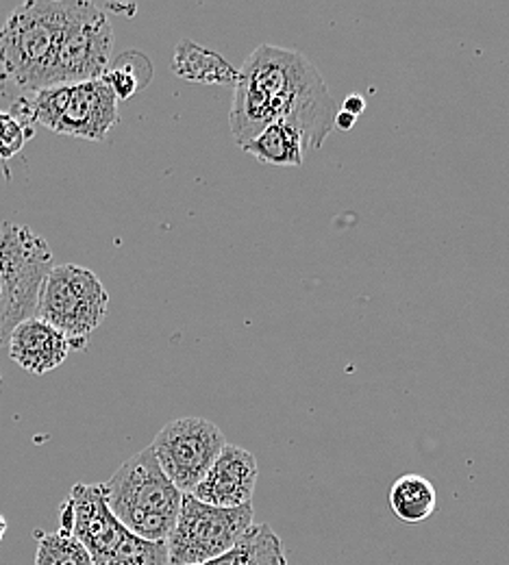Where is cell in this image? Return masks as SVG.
Returning a JSON list of instances; mask_svg holds the SVG:
<instances>
[{
	"label": "cell",
	"instance_id": "cell-6",
	"mask_svg": "<svg viewBox=\"0 0 509 565\" xmlns=\"http://www.w3.org/2000/svg\"><path fill=\"white\" fill-rule=\"evenodd\" d=\"M109 294L100 279L81 266H53L42 282L35 318L62 331L73 351H83L87 338L103 324Z\"/></svg>",
	"mask_w": 509,
	"mask_h": 565
},
{
	"label": "cell",
	"instance_id": "cell-2",
	"mask_svg": "<svg viewBox=\"0 0 509 565\" xmlns=\"http://www.w3.org/2000/svg\"><path fill=\"white\" fill-rule=\"evenodd\" d=\"M68 0H31L9 11L0 26V68L20 87H55V68Z\"/></svg>",
	"mask_w": 509,
	"mask_h": 565
},
{
	"label": "cell",
	"instance_id": "cell-1",
	"mask_svg": "<svg viewBox=\"0 0 509 565\" xmlns=\"http://www.w3.org/2000/svg\"><path fill=\"white\" fill-rule=\"evenodd\" d=\"M233 89L229 127L240 146L284 120L300 129L307 148L320 150L336 129V100L322 74L298 51L257 46L237 71Z\"/></svg>",
	"mask_w": 509,
	"mask_h": 565
},
{
	"label": "cell",
	"instance_id": "cell-13",
	"mask_svg": "<svg viewBox=\"0 0 509 565\" xmlns=\"http://www.w3.org/2000/svg\"><path fill=\"white\" fill-rule=\"evenodd\" d=\"M172 71L190 83L235 87L237 71L216 51H210L192 40H181L174 49Z\"/></svg>",
	"mask_w": 509,
	"mask_h": 565
},
{
	"label": "cell",
	"instance_id": "cell-17",
	"mask_svg": "<svg viewBox=\"0 0 509 565\" xmlns=\"http://www.w3.org/2000/svg\"><path fill=\"white\" fill-rule=\"evenodd\" d=\"M150 78H152V64L145 53H138V51H129L120 55L103 74V81L112 87L118 100H127L140 89H145Z\"/></svg>",
	"mask_w": 509,
	"mask_h": 565
},
{
	"label": "cell",
	"instance_id": "cell-3",
	"mask_svg": "<svg viewBox=\"0 0 509 565\" xmlns=\"http://www.w3.org/2000/svg\"><path fill=\"white\" fill-rule=\"evenodd\" d=\"M114 518L146 542H166L177 524L183 494L161 472L150 446L127 459L103 483Z\"/></svg>",
	"mask_w": 509,
	"mask_h": 565
},
{
	"label": "cell",
	"instance_id": "cell-11",
	"mask_svg": "<svg viewBox=\"0 0 509 565\" xmlns=\"http://www.w3.org/2000/svg\"><path fill=\"white\" fill-rule=\"evenodd\" d=\"M257 477L259 468L253 452L226 444L192 495L212 507L237 509L253 502Z\"/></svg>",
	"mask_w": 509,
	"mask_h": 565
},
{
	"label": "cell",
	"instance_id": "cell-22",
	"mask_svg": "<svg viewBox=\"0 0 509 565\" xmlns=\"http://www.w3.org/2000/svg\"><path fill=\"white\" fill-rule=\"evenodd\" d=\"M4 533H7V520H4V515L0 513V542H2V537H4Z\"/></svg>",
	"mask_w": 509,
	"mask_h": 565
},
{
	"label": "cell",
	"instance_id": "cell-19",
	"mask_svg": "<svg viewBox=\"0 0 509 565\" xmlns=\"http://www.w3.org/2000/svg\"><path fill=\"white\" fill-rule=\"evenodd\" d=\"M29 138L22 122L7 111H0V159L13 157Z\"/></svg>",
	"mask_w": 509,
	"mask_h": 565
},
{
	"label": "cell",
	"instance_id": "cell-4",
	"mask_svg": "<svg viewBox=\"0 0 509 565\" xmlns=\"http://www.w3.org/2000/svg\"><path fill=\"white\" fill-rule=\"evenodd\" d=\"M62 531L76 537L94 565H168L166 542H146L109 511L103 483H76L62 504Z\"/></svg>",
	"mask_w": 509,
	"mask_h": 565
},
{
	"label": "cell",
	"instance_id": "cell-8",
	"mask_svg": "<svg viewBox=\"0 0 509 565\" xmlns=\"http://www.w3.org/2000/svg\"><path fill=\"white\" fill-rule=\"evenodd\" d=\"M253 504L220 509L183 494L177 524L166 540L168 564L199 565L216 559L237 544L253 526Z\"/></svg>",
	"mask_w": 509,
	"mask_h": 565
},
{
	"label": "cell",
	"instance_id": "cell-14",
	"mask_svg": "<svg viewBox=\"0 0 509 565\" xmlns=\"http://www.w3.org/2000/svg\"><path fill=\"white\" fill-rule=\"evenodd\" d=\"M305 138L298 127L290 122H273L264 131H259L253 140L242 143V150L255 157L266 166H286L298 168L305 161Z\"/></svg>",
	"mask_w": 509,
	"mask_h": 565
},
{
	"label": "cell",
	"instance_id": "cell-16",
	"mask_svg": "<svg viewBox=\"0 0 509 565\" xmlns=\"http://www.w3.org/2000/svg\"><path fill=\"white\" fill-rule=\"evenodd\" d=\"M388 502L403 524H423L436 513V488L421 475H405L390 488Z\"/></svg>",
	"mask_w": 509,
	"mask_h": 565
},
{
	"label": "cell",
	"instance_id": "cell-5",
	"mask_svg": "<svg viewBox=\"0 0 509 565\" xmlns=\"http://www.w3.org/2000/svg\"><path fill=\"white\" fill-rule=\"evenodd\" d=\"M53 268L49 242L22 224L0 228V349L18 324L35 316L42 282Z\"/></svg>",
	"mask_w": 509,
	"mask_h": 565
},
{
	"label": "cell",
	"instance_id": "cell-15",
	"mask_svg": "<svg viewBox=\"0 0 509 565\" xmlns=\"http://www.w3.org/2000/svg\"><path fill=\"white\" fill-rule=\"evenodd\" d=\"M199 565H288V557L282 537L268 524L253 522L231 551Z\"/></svg>",
	"mask_w": 509,
	"mask_h": 565
},
{
	"label": "cell",
	"instance_id": "cell-10",
	"mask_svg": "<svg viewBox=\"0 0 509 565\" xmlns=\"http://www.w3.org/2000/svg\"><path fill=\"white\" fill-rule=\"evenodd\" d=\"M224 446L226 439L219 424L205 418H177L155 435L150 450L170 483L181 494H192Z\"/></svg>",
	"mask_w": 509,
	"mask_h": 565
},
{
	"label": "cell",
	"instance_id": "cell-9",
	"mask_svg": "<svg viewBox=\"0 0 509 565\" xmlns=\"http://www.w3.org/2000/svg\"><path fill=\"white\" fill-rule=\"evenodd\" d=\"M114 29L107 13L89 0H68L60 40L55 87L103 78L112 64Z\"/></svg>",
	"mask_w": 509,
	"mask_h": 565
},
{
	"label": "cell",
	"instance_id": "cell-7",
	"mask_svg": "<svg viewBox=\"0 0 509 565\" xmlns=\"http://www.w3.org/2000/svg\"><path fill=\"white\" fill-rule=\"evenodd\" d=\"M33 118L57 136L103 141L118 125V98L103 81L57 85L33 94Z\"/></svg>",
	"mask_w": 509,
	"mask_h": 565
},
{
	"label": "cell",
	"instance_id": "cell-21",
	"mask_svg": "<svg viewBox=\"0 0 509 565\" xmlns=\"http://www.w3.org/2000/svg\"><path fill=\"white\" fill-rule=\"evenodd\" d=\"M356 125H358V118H356V116H351V114H347V111H338V114H336V129H340V131H351Z\"/></svg>",
	"mask_w": 509,
	"mask_h": 565
},
{
	"label": "cell",
	"instance_id": "cell-20",
	"mask_svg": "<svg viewBox=\"0 0 509 565\" xmlns=\"http://www.w3.org/2000/svg\"><path fill=\"white\" fill-rule=\"evenodd\" d=\"M364 96H360V94H351V96H347L344 103H342V111H347V114H351V116H356V118H358L360 114H364Z\"/></svg>",
	"mask_w": 509,
	"mask_h": 565
},
{
	"label": "cell",
	"instance_id": "cell-18",
	"mask_svg": "<svg viewBox=\"0 0 509 565\" xmlns=\"http://www.w3.org/2000/svg\"><path fill=\"white\" fill-rule=\"evenodd\" d=\"M35 565H94L85 546L66 531L46 533L38 540Z\"/></svg>",
	"mask_w": 509,
	"mask_h": 565
},
{
	"label": "cell",
	"instance_id": "cell-12",
	"mask_svg": "<svg viewBox=\"0 0 509 565\" xmlns=\"http://www.w3.org/2000/svg\"><path fill=\"white\" fill-rule=\"evenodd\" d=\"M9 356L31 374H46L60 367L71 354L68 338L40 318H29L9 338Z\"/></svg>",
	"mask_w": 509,
	"mask_h": 565
}]
</instances>
